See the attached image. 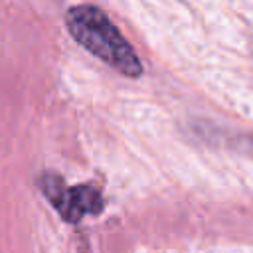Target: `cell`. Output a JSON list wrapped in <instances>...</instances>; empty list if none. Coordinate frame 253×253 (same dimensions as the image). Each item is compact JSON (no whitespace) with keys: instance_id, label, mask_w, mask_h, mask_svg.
<instances>
[{"instance_id":"6da1fadb","label":"cell","mask_w":253,"mask_h":253,"mask_svg":"<svg viewBox=\"0 0 253 253\" xmlns=\"http://www.w3.org/2000/svg\"><path fill=\"white\" fill-rule=\"evenodd\" d=\"M65 22L69 34L87 51L128 77H136L142 73V63L138 61L134 49L103 10L87 4L73 6L65 14Z\"/></svg>"},{"instance_id":"7a4b0ae2","label":"cell","mask_w":253,"mask_h":253,"mask_svg":"<svg viewBox=\"0 0 253 253\" xmlns=\"http://www.w3.org/2000/svg\"><path fill=\"white\" fill-rule=\"evenodd\" d=\"M42 190L47 200L57 208L61 217L69 223L83 219L87 213H99L103 208L101 194L93 186H73L67 188L61 178L47 174L42 180Z\"/></svg>"}]
</instances>
